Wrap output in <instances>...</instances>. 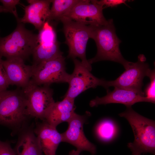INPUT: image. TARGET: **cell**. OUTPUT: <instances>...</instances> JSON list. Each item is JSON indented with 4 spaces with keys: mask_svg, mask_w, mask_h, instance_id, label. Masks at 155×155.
Returning <instances> with one entry per match:
<instances>
[{
    "mask_svg": "<svg viewBox=\"0 0 155 155\" xmlns=\"http://www.w3.org/2000/svg\"><path fill=\"white\" fill-rule=\"evenodd\" d=\"M125 118L130 124L134 137L133 142L127 147L132 155H141L149 153L155 154V122L139 114L131 107L119 114Z\"/></svg>",
    "mask_w": 155,
    "mask_h": 155,
    "instance_id": "cell-1",
    "label": "cell"
},
{
    "mask_svg": "<svg viewBox=\"0 0 155 155\" xmlns=\"http://www.w3.org/2000/svg\"><path fill=\"white\" fill-rule=\"evenodd\" d=\"M29 117L22 90H6L0 92V124L18 132L26 125Z\"/></svg>",
    "mask_w": 155,
    "mask_h": 155,
    "instance_id": "cell-3",
    "label": "cell"
},
{
    "mask_svg": "<svg viewBox=\"0 0 155 155\" xmlns=\"http://www.w3.org/2000/svg\"><path fill=\"white\" fill-rule=\"evenodd\" d=\"M73 60L74 69L70 75L68 82L69 87L63 98L74 100L77 96L88 89L98 86L104 87L105 80L94 76L81 61L76 59Z\"/></svg>",
    "mask_w": 155,
    "mask_h": 155,
    "instance_id": "cell-9",
    "label": "cell"
},
{
    "mask_svg": "<svg viewBox=\"0 0 155 155\" xmlns=\"http://www.w3.org/2000/svg\"><path fill=\"white\" fill-rule=\"evenodd\" d=\"M0 155H16L10 144L0 140Z\"/></svg>",
    "mask_w": 155,
    "mask_h": 155,
    "instance_id": "cell-25",
    "label": "cell"
},
{
    "mask_svg": "<svg viewBox=\"0 0 155 155\" xmlns=\"http://www.w3.org/2000/svg\"><path fill=\"white\" fill-rule=\"evenodd\" d=\"M3 64L10 85L23 89L28 85L32 75V65H26L24 60L18 58L6 59L3 60Z\"/></svg>",
    "mask_w": 155,
    "mask_h": 155,
    "instance_id": "cell-13",
    "label": "cell"
},
{
    "mask_svg": "<svg viewBox=\"0 0 155 155\" xmlns=\"http://www.w3.org/2000/svg\"><path fill=\"white\" fill-rule=\"evenodd\" d=\"M79 0H52V6L47 21H60Z\"/></svg>",
    "mask_w": 155,
    "mask_h": 155,
    "instance_id": "cell-18",
    "label": "cell"
},
{
    "mask_svg": "<svg viewBox=\"0 0 155 155\" xmlns=\"http://www.w3.org/2000/svg\"><path fill=\"white\" fill-rule=\"evenodd\" d=\"M27 1L29 4L27 6L20 4L23 7L24 14L18 22L30 23L39 31L49 18L51 0H28Z\"/></svg>",
    "mask_w": 155,
    "mask_h": 155,
    "instance_id": "cell-14",
    "label": "cell"
},
{
    "mask_svg": "<svg viewBox=\"0 0 155 155\" xmlns=\"http://www.w3.org/2000/svg\"><path fill=\"white\" fill-rule=\"evenodd\" d=\"M65 59L61 55L32 65L31 81L38 86L68 83L70 74L66 71Z\"/></svg>",
    "mask_w": 155,
    "mask_h": 155,
    "instance_id": "cell-8",
    "label": "cell"
},
{
    "mask_svg": "<svg viewBox=\"0 0 155 155\" xmlns=\"http://www.w3.org/2000/svg\"><path fill=\"white\" fill-rule=\"evenodd\" d=\"M38 34L18 22L15 30L8 35L0 37V55L6 59L18 58L24 60L37 44Z\"/></svg>",
    "mask_w": 155,
    "mask_h": 155,
    "instance_id": "cell-4",
    "label": "cell"
},
{
    "mask_svg": "<svg viewBox=\"0 0 155 155\" xmlns=\"http://www.w3.org/2000/svg\"><path fill=\"white\" fill-rule=\"evenodd\" d=\"M92 27L91 38L95 42L97 52L94 57L88 60L89 63L110 61L120 63L124 67L127 61L120 51L119 44L121 41L116 34L113 20H108L104 25Z\"/></svg>",
    "mask_w": 155,
    "mask_h": 155,
    "instance_id": "cell-2",
    "label": "cell"
},
{
    "mask_svg": "<svg viewBox=\"0 0 155 155\" xmlns=\"http://www.w3.org/2000/svg\"><path fill=\"white\" fill-rule=\"evenodd\" d=\"M146 61L144 55L140 54L136 62L127 61L124 67L125 71L115 80H106L104 88L108 91L110 87H117L144 94L142 89L143 80L151 70Z\"/></svg>",
    "mask_w": 155,
    "mask_h": 155,
    "instance_id": "cell-6",
    "label": "cell"
},
{
    "mask_svg": "<svg viewBox=\"0 0 155 155\" xmlns=\"http://www.w3.org/2000/svg\"><path fill=\"white\" fill-rule=\"evenodd\" d=\"M74 100L63 98L55 102L46 114L44 121L55 127L63 122H67L75 113Z\"/></svg>",
    "mask_w": 155,
    "mask_h": 155,
    "instance_id": "cell-16",
    "label": "cell"
},
{
    "mask_svg": "<svg viewBox=\"0 0 155 155\" xmlns=\"http://www.w3.org/2000/svg\"><path fill=\"white\" fill-rule=\"evenodd\" d=\"M28 115L43 121L55 101L53 91L49 86L37 85L30 81L22 89Z\"/></svg>",
    "mask_w": 155,
    "mask_h": 155,
    "instance_id": "cell-7",
    "label": "cell"
},
{
    "mask_svg": "<svg viewBox=\"0 0 155 155\" xmlns=\"http://www.w3.org/2000/svg\"></svg>",
    "mask_w": 155,
    "mask_h": 155,
    "instance_id": "cell-27",
    "label": "cell"
},
{
    "mask_svg": "<svg viewBox=\"0 0 155 155\" xmlns=\"http://www.w3.org/2000/svg\"><path fill=\"white\" fill-rule=\"evenodd\" d=\"M87 114L81 115L76 113L67 122V130L61 133L62 142L69 143L80 152L87 151L92 155H95L96 146L86 137L84 132V125L86 121Z\"/></svg>",
    "mask_w": 155,
    "mask_h": 155,
    "instance_id": "cell-10",
    "label": "cell"
},
{
    "mask_svg": "<svg viewBox=\"0 0 155 155\" xmlns=\"http://www.w3.org/2000/svg\"><path fill=\"white\" fill-rule=\"evenodd\" d=\"M94 2L96 4L101 7L103 9L108 7H116L122 4L127 5L126 0H93Z\"/></svg>",
    "mask_w": 155,
    "mask_h": 155,
    "instance_id": "cell-24",
    "label": "cell"
},
{
    "mask_svg": "<svg viewBox=\"0 0 155 155\" xmlns=\"http://www.w3.org/2000/svg\"><path fill=\"white\" fill-rule=\"evenodd\" d=\"M2 57L0 55V92L7 90L10 85L3 65Z\"/></svg>",
    "mask_w": 155,
    "mask_h": 155,
    "instance_id": "cell-23",
    "label": "cell"
},
{
    "mask_svg": "<svg viewBox=\"0 0 155 155\" xmlns=\"http://www.w3.org/2000/svg\"><path fill=\"white\" fill-rule=\"evenodd\" d=\"M148 102L145 94L131 90L114 87L112 91H107L105 96H96L90 102L91 107L110 103H119L127 107H131L135 104L140 102Z\"/></svg>",
    "mask_w": 155,
    "mask_h": 155,
    "instance_id": "cell-12",
    "label": "cell"
},
{
    "mask_svg": "<svg viewBox=\"0 0 155 155\" xmlns=\"http://www.w3.org/2000/svg\"><path fill=\"white\" fill-rule=\"evenodd\" d=\"M103 9L93 0H79L63 17L86 25L98 26L107 22Z\"/></svg>",
    "mask_w": 155,
    "mask_h": 155,
    "instance_id": "cell-11",
    "label": "cell"
},
{
    "mask_svg": "<svg viewBox=\"0 0 155 155\" xmlns=\"http://www.w3.org/2000/svg\"><path fill=\"white\" fill-rule=\"evenodd\" d=\"M96 133L98 137L104 141L112 139L117 132V127L115 123L109 120H105L100 122L96 128Z\"/></svg>",
    "mask_w": 155,
    "mask_h": 155,
    "instance_id": "cell-20",
    "label": "cell"
},
{
    "mask_svg": "<svg viewBox=\"0 0 155 155\" xmlns=\"http://www.w3.org/2000/svg\"><path fill=\"white\" fill-rule=\"evenodd\" d=\"M33 53L36 56L43 59H49L53 57L61 52L59 43L55 42H38Z\"/></svg>",
    "mask_w": 155,
    "mask_h": 155,
    "instance_id": "cell-19",
    "label": "cell"
},
{
    "mask_svg": "<svg viewBox=\"0 0 155 155\" xmlns=\"http://www.w3.org/2000/svg\"><path fill=\"white\" fill-rule=\"evenodd\" d=\"M150 80L145 90V96L149 102H155V72L154 69L151 70L148 76Z\"/></svg>",
    "mask_w": 155,
    "mask_h": 155,
    "instance_id": "cell-22",
    "label": "cell"
},
{
    "mask_svg": "<svg viewBox=\"0 0 155 155\" xmlns=\"http://www.w3.org/2000/svg\"><path fill=\"white\" fill-rule=\"evenodd\" d=\"M34 131L44 155H55L57 148L62 142L61 133L56 127L44 121L36 123Z\"/></svg>",
    "mask_w": 155,
    "mask_h": 155,
    "instance_id": "cell-15",
    "label": "cell"
},
{
    "mask_svg": "<svg viewBox=\"0 0 155 155\" xmlns=\"http://www.w3.org/2000/svg\"><path fill=\"white\" fill-rule=\"evenodd\" d=\"M63 24L65 43L68 47V58L78 57L81 62L90 71L91 64L86 56V49L88 39L91 38L92 26H87L63 17L60 20Z\"/></svg>",
    "mask_w": 155,
    "mask_h": 155,
    "instance_id": "cell-5",
    "label": "cell"
},
{
    "mask_svg": "<svg viewBox=\"0 0 155 155\" xmlns=\"http://www.w3.org/2000/svg\"><path fill=\"white\" fill-rule=\"evenodd\" d=\"M2 5H0V12L10 13H12L17 19L19 20L16 6L20 4L19 0H0Z\"/></svg>",
    "mask_w": 155,
    "mask_h": 155,
    "instance_id": "cell-21",
    "label": "cell"
},
{
    "mask_svg": "<svg viewBox=\"0 0 155 155\" xmlns=\"http://www.w3.org/2000/svg\"><path fill=\"white\" fill-rule=\"evenodd\" d=\"M81 152L77 150H72L69 152L68 155H80Z\"/></svg>",
    "mask_w": 155,
    "mask_h": 155,
    "instance_id": "cell-26",
    "label": "cell"
},
{
    "mask_svg": "<svg viewBox=\"0 0 155 155\" xmlns=\"http://www.w3.org/2000/svg\"><path fill=\"white\" fill-rule=\"evenodd\" d=\"M19 132L13 149L16 155H44L32 127L26 125Z\"/></svg>",
    "mask_w": 155,
    "mask_h": 155,
    "instance_id": "cell-17",
    "label": "cell"
}]
</instances>
